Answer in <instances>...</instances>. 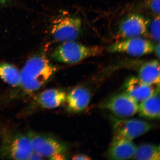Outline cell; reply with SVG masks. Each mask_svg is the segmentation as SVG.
<instances>
[{"label":"cell","mask_w":160,"mask_h":160,"mask_svg":"<svg viewBox=\"0 0 160 160\" xmlns=\"http://www.w3.org/2000/svg\"><path fill=\"white\" fill-rule=\"evenodd\" d=\"M159 146L151 144H143L137 147L133 159L136 160H159Z\"/></svg>","instance_id":"e0dca14e"},{"label":"cell","mask_w":160,"mask_h":160,"mask_svg":"<svg viewBox=\"0 0 160 160\" xmlns=\"http://www.w3.org/2000/svg\"><path fill=\"white\" fill-rule=\"evenodd\" d=\"M82 22L79 18L65 16L53 22L51 33L56 41L61 42L74 41L77 38L82 29Z\"/></svg>","instance_id":"8992f818"},{"label":"cell","mask_w":160,"mask_h":160,"mask_svg":"<svg viewBox=\"0 0 160 160\" xmlns=\"http://www.w3.org/2000/svg\"><path fill=\"white\" fill-rule=\"evenodd\" d=\"M101 107L118 118H129L138 113L139 104L127 93L113 95L104 101Z\"/></svg>","instance_id":"52a82bcc"},{"label":"cell","mask_w":160,"mask_h":160,"mask_svg":"<svg viewBox=\"0 0 160 160\" xmlns=\"http://www.w3.org/2000/svg\"><path fill=\"white\" fill-rule=\"evenodd\" d=\"M138 78L146 84L160 86V64L157 60L147 62L140 67Z\"/></svg>","instance_id":"5bb4252c"},{"label":"cell","mask_w":160,"mask_h":160,"mask_svg":"<svg viewBox=\"0 0 160 160\" xmlns=\"http://www.w3.org/2000/svg\"><path fill=\"white\" fill-rule=\"evenodd\" d=\"M160 17L157 15L151 23H149V34L152 39L156 42H159L160 41Z\"/></svg>","instance_id":"ac0fdd59"},{"label":"cell","mask_w":160,"mask_h":160,"mask_svg":"<svg viewBox=\"0 0 160 160\" xmlns=\"http://www.w3.org/2000/svg\"><path fill=\"white\" fill-rule=\"evenodd\" d=\"M114 137L132 140L154 127L153 124L139 119H112Z\"/></svg>","instance_id":"5b68a950"},{"label":"cell","mask_w":160,"mask_h":160,"mask_svg":"<svg viewBox=\"0 0 160 160\" xmlns=\"http://www.w3.org/2000/svg\"><path fill=\"white\" fill-rule=\"evenodd\" d=\"M154 51L155 52V53L157 57L159 58H160V43L159 42L157 44V45L155 46L154 47Z\"/></svg>","instance_id":"7402d4cb"},{"label":"cell","mask_w":160,"mask_h":160,"mask_svg":"<svg viewBox=\"0 0 160 160\" xmlns=\"http://www.w3.org/2000/svg\"><path fill=\"white\" fill-rule=\"evenodd\" d=\"M150 22L142 15L135 13L128 15L120 22L117 37L123 39L147 35Z\"/></svg>","instance_id":"9c48e42d"},{"label":"cell","mask_w":160,"mask_h":160,"mask_svg":"<svg viewBox=\"0 0 160 160\" xmlns=\"http://www.w3.org/2000/svg\"><path fill=\"white\" fill-rule=\"evenodd\" d=\"M160 91L156 92L139 105V115L149 119L160 118Z\"/></svg>","instance_id":"9a60e30c"},{"label":"cell","mask_w":160,"mask_h":160,"mask_svg":"<svg viewBox=\"0 0 160 160\" xmlns=\"http://www.w3.org/2000/svg\"><path fill=\"white\" fill-rule=\"evenodd\" d=\"M63 153H60L56 154L52 156L49 158L51 160H63L65 159L66 157L63 154Z\"/></svg>","instance_id":"ffe728a7"},{"label":"cell","mask_w":160,"mask_h":160,"mask_svg":"<svg viewBox=\"0 0 160 160\" xmlns=\"http://www.w3.org/2000/svg\"><path fill=\"white\" fill-rule=\"evenodd\" d=\"M67 97V94L62 90L49 89L38 94L34 98V101L42 108L54 109L64 103Z\"/></svg>","instance_id":"4fadbf2b"},{"label":"cell","mask_w":160,"mask_h":160,"mask_svg":"<svg viewBox=\"0 0 160 160\" xmlns=\"http://www.w3.org/2000/svg\"><path fill=\"white\" fill-rule=\"evenodd\" d=\"M11 0H0V8L7 5Z\"/></svg>","instance_id":"603a6c76"},{"label":"cell","mask_w":160,"mask_h":160,"mask_svg":"<svg viewBox=\"0 0 160 160\" xmlns=\"http://www.w3.org/2000/svg\"><path fill=\"white\" fill-rule=\"evenodd\" d=\"M90 158L88 156L84 154H79L76 155L73 157V160H89Z\"/></svg>","instance_id":"44dd1931"},{"label":"cell","mask_w":160,"mask_h":160,"mask_svg":"<svg viewBox=\"0 0 160 160\" xmlns=\"http://www.w3.org/2000/svg\"><path fill=\"white\" fill-rule=\"evenodd\" d=\"M91 99V92L87 88L81 86L74 88L66 98L68 111L73 113L83 111L88 106Z\"/></svg>","instance_id":"8fae6325"},{"label":"cell","mask_w":160,"mask_h":160,"mask_svg":"<svg viewBox=\"0 0 160 160\" xmlns=\"http://www.w3.org/2000/svg\"><path fill=\"white\" fill-rule=\"evenodd\" d=\"M137 146L131 140L114 137L108 151L109 159L127 160L135 155Z\"/></svg>","instance_id":"7c38bea8"},{"label":"cell","mask_w":160,"mask_h":160,"mask_svg":"<svg viewBox=\"0 0 160 160\" xmlns=\"http://www.w3.org/2000/svg\"><path fill=\"white\" fill-rule=\"evenodd\" d=\"M148 6L152 12L157 16L159 15L160 0H149Z\"/></svg>","instance_id":"d6986e66"},{"label":"cell","mask_w":160,"mask_h":160,"mask_svg":"<svg viewBox=\"0 0 160 160\" xmlns=\"http://www.w3.org/2000/svg\"><path fill=\"white\" fill-rule=\"evenodd\" d=\"M123 89L124 92L139 104L160 91L159 87L155 88L153 85L146 84L138 77H130L126 80L123 86Z\"/></svg>","instance_id":"30bf717a"},{"label":"cell","mask_w":160,"mask_h":160,"mask_svg":"<svg viewBox=\"0 0 160 160\" xmlns=\"http://www.w3.org/2000/svg\"><path fill=\"white\" fill-rule=\"evenodd\" d=\"M155 46L148 40L142 37L123 39L108 48L110 53L127 54L133 57H141L153 52Z\"/></svg>","instance_id":"ba28073f"},{"label":"cell","mask_w":160,"mask_h":160,"mask_svg":"<svg viewBox=\"0 0 160 160\" xmlns=\"http://www.w3.org/2000/svg\"><path fill=\"white\" fill-rule=\"evenodd\" d=\"M103 48L99 46H88L75 41L63 42L52 53L55 61L62 63L73 64L103 52Z\"/></svg>","instance_id":"7a4b0ae2"},{"label":"cell","mask_w":160,"mask_h":160,"mask_svg":"<svg viewBox=\"0 0 160 160\" xmlns=\"http://www.w3.org/2000/svg\"><path fill=\"white\" fill-rule=\"evenodd\" d=\"M57 71V68L44 55L30 58L20 72L19 87L10 92L9 98L18 99L32 94L51 80Z\"/></svg>","instance_id":"6da1fadb"},{"label":"cell","mask_w":160,"mask_h":160,"mask_svg":"<svg viewBox=\"0 0 160 160\" xmlns=\"http://www.w3.org/2000/svg\"><path fill=\"white\" fill-rule=\"evenodd\" d=\"M0 78L12 87L17 88L20 83V72L12 64L0 62Z\"/></svg>","instance_id":"2e32d148"},{"label":"cell","mask_w":160,"mask_h":160,"mask_svg":"<svg viewBox=\"0 0 160 160\" xmlns=\"http://www.w3.org/2000/svg\"><path fill=\"white\" fill-rule=\"evenodd\" d=\"M33 152L27 135L8 131L3 134L0 146V157L2 158L29 160Z\"/></svg>","instance_id":"3957f363"},{"label":"cell","mask_w":160,"mask_h":160,"mask_svg":"<svg viewBox=\"0 0 160 160\" xmlns=\"http://www.w3.org/2000/svg\"><path fill=\"white\" fill-rule=\"evenodd\" d=\"M34 153L41 157L49 158L64 153L68 146L67 143L47 134L30 131L27 133Z\"/></svg>","instance_id":"277c9868"}]
</instances>
